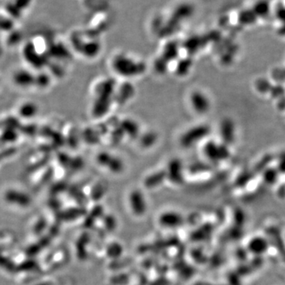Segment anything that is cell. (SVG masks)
I'll list each match as a JSON object with an SVG mask.
<instances>
[{
	"mask_svg": "<svg viewBox=\"0 0 285 285\" xmlns=\"http://www.w3.org/2000/svg\"><path fill=\"white\" fill-rule=\"evenodd\" d=\"M249 249L255 254L264 253L267 249V243L265 239L260 237H256L249 243Z\"/></svg>",
	"mask_w": 285,
	"mask_h": 285,
	"instance_id": "obj_4",
	"label": "cell"
},
{
	"mask_svg": "<svg viewBox=\"0 0 285 285\" xmlns=\"http://www.w3.org/2000/svg\"><path fill=\"white\" fill-rule=\"evenodd\" d=\"M0 86H1V78H0Z\"/></svg>",
	"mask_w": 285,
	"mask_h": 285,
	"instance_id": "obj_6",
	"label": "cell"
},
{
	"mask_svg": "<svg viewBox=\"0 0 285 285\" xmlns=\"http://www.w3.org/2000/svg\"><path fill=\"white\" fill-rule=\"evenodd\" d=\"M191 105L196 112L205 113L209 110V102L205 95L201 91H194L191 95Z\"/></svg>",
	"mask_w": 285,
	"mask_h": 285,
	"instance_id": "obj_3",
	"label": "cell"
},
{
	"mask_svg": "<svg viewBox=\"0 0 285 285\" xmlns=\"http://www.w3.org/2000/svg\"><path fill=\"white\" fill-rule=\"evenodd\" d=\"M40 111V108L34 101H25L18 107V114L21 118L25 120H33Z\"/></svg>",
	"mask_w": 285,
	"mask_h": 285,
	"instance_id": "obj_1",
	"label": "cell"
},
{
	"mask_svg": "<svg viewBox=\"0 0 285 285\" xmlns=\"http://www.w3.org/2000/svg\"><path fill=\"white\" fill-rule=\"evenodd\" d=\"M13 82L16 86L21 88L27 87L34 84L35 77L28 70L19 69L12 76Z\"/></svg>",
	"mask_w": 285,
	"mask_h": 285,
	"instance_id": "obj_2",
	"label": "cell"
},
{
	"mask_svg": "<svg viewBox=\"0 0 285 285\" xmlns=\"http://www.w3.org/2000/svg\"><path fill=\"white\" fill-rule=\"evenodd\" d=\"M7 200L11 202H18L21 205H26L29 203V198L20 192H11L7 194Z\"/></svg>",
	"mask_w": 285,
	"mask_h": 285,
	"instance_id": "obj_5",
	"label": "cell"
}]
</instances>
